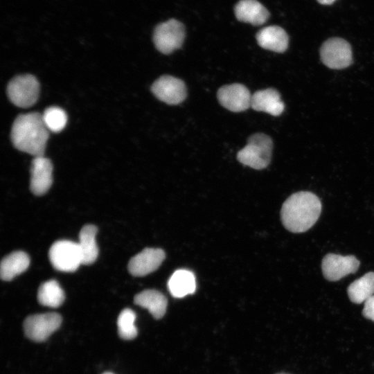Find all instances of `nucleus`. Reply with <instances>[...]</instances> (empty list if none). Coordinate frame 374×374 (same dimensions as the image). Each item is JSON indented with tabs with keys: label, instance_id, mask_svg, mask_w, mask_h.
<instances>
[{
	"label": "nucleus",
	"instance_id": "dca6fc26",
	"mask_svg": "<svg viewBox=\"0 0 374 374\" xmlns=\"http://www.w3.org/2000/svg\"><path fill=\"white\" fill-rule=\"evenodd\" d=\"M258 44L263 48L283 53L288 46V35L281 27L271 26L263 28L256 34Z\"/></svg>",
	"mask_w": 374,
	"mask_h": 374
},
{
	"label": "nucleus",
	"instance_id": "412c9836",
	"mask_svg": "<svg viewBox=\"0 0 374 374\" xmlns=\"http://www.w3.org/2000/svg\"><path fill=\"white\" fill-rule=\"evenodd\" d=\"M347 293L353 303H364L374 295V272H368L350 283L347 288Z\"/></svg>",
	"mask_w": 374,
	"mask_h": 374
},
{
	"label": "nucleus",
	"instance_id": "aec40b11",
	"mask_svg": "<svg viewBox=\"0 0 374 374\" xmlns=\"http://www.w3.org/2000/svg\"><path fill=\"white\" fill-rule=\"evenodd\" d=\"M97 227L92 224L84 226L79 234L78 242L82 259V264L90 265L95 262L98 257V249L96 236Z\"/></svg>",
	"mask_w": 374,
	"mask_h": 374
},
{
	"label": "nucleus",
	"instance_id": "f8f14e48",
	"mask_svg": "<svg viewBox=\"0 0 374 374\" xmlns=\"http://www.w3.org/2000/svg\"><path fill=\"white\" fill-rule=\"evenodd\" d=\"M53 165L43 156L35 157L31 163L30 188L35 195L45 194L53 182Z\"/></svg>",
	"mask_w": 374,
	"mask_h": 374
},
{
	"label": "nucleus",
	"instance_id": "393cba45",
	"mask_svg": "<svg viewBox=\"0 0 374 374\" xmlns=\"http://www.w3.org/2000/svg\"><path fill=\"white\" fill-rule=\"evenodd\" d=\"M362 314L365 318L374 321V295L364 303Z\"/></svg>",
	"mask_w": 374,
	"mask_h": 374
},
{
	"label": "nucleus",
	"instance_id": "1a4fd4ad",
	"mask_svg": "<svg viewBox=\"0 0 374 374\" xmlns=\"http://www.w3.org/2000/svg\"><path fill=\"white\" fill-rule=\"evenodd\" d=\"M360 262L352 255L326 254L321 262V270L326 279L337 281L357 271Z\"/></svg>",
	"mask_w": 374,
	"mask_h": 374
},
{
	"label": "nucleus",
	"instance_id": "7ed1b4c3",
	"mask_svg": "<svg viewBox=\"0 0 374 374\" xmlns=\"http://www.w3.org/2000/svg\"><path fill=\"white\" fill-rule=\"evenodd\" d=\"M273 143L271 138L262 133L251 135L247 144L237 154L243 165L260 170L266 168L271 161Z\"/></svg>",
	"mask_w": 374,
	"mask_h": 374
},
{
	"label": "nucleus",
	"instance_id": "b1692460",
	"mask_svg": "<svg viewBox=\"0 0 374 374\" xmlns=\"http://www.w3.org/2000/svg\"><path fill=\"white\" fill-rule=\"evenodd\" d=\"M43 121L49 131L58 132L64 129L67 122L66 112L58 107H50L42 114Z\"/></svg>",
	"mask_w": 374,
	"mask_h": 374
},
{
	"label": "nucleus",
	"instance_id": "4be33fe9",
	"mask_svg": "<svg viewBox=\"0 0 374 374\" xmlns=\"http://www.w3.org/2000/svg\"><path fill=\"white\" fill-rule=\"evenodd\" d=\"M64 293L58 283L55 280H50L43 283L37 292V299L40 304L57 308L64 301Z\"/></svg>",
	"mask_w": 374,
	"mask_h": 374
},
{
	"label": "nucleus",
	"instance_id": "423d86ee",
	"mask_svg": "<svg viewBox=\"0 0 374 374\" xmlns=\"http://www.w3.org/2000/svg\"><path fill=\"white\" fill-rule=\"evenodd\" d=\"M184 38V26L175 19L159 24L153 34V42L156 48L164 54H169L180 48Z\"/></svg>",
	"mask_w": 374,
	"mask_h": 374
},
{
	"label": "nucleus",
	"instance_id": "ddd939ff",
	"mask_svg": "<svg viewBox=\"0 0 374 374\" xmlns=\"http://www.w3.org/2000/svg\"><path fill=\"white\" fill-rule=\"evenodd\" d=\"M164 259L162 249L146 248L130 259L128 269L134 276H143L157 269Z\"/></svg>",
	"mask_w": 374,
	"mask_h": 374
},
{
	"label": "nucleus",
	"instance_id": "39448f33",
	"mask_svg": "<svg viewBox=\"0 0 374 374\" xmlns=\"http://www.w3.org/2000/svg\"><path fill=\"white\" fill-rule=\"evenodd\" d=\"M49 260L55 269L66 272L75 271L82 264L78 242L62 240L54 242L49 249Z\"/></svg>",
	"mask_w": 374,
	"mask_h": 374
},
{
	"label": "nucleus",
	"instance_id": "5701e85b",
	"mask_svg": "<svg viewBox=\"0 0 374 374\" xmlns=\"http://www.w3.org/2000/svg\"><path fill=\"white\" fill-rule=\"evenodd\" d=\"M135 319L136 314L131 309L126 308L121 311L118 317L117 326L118 335L122 339L130 340L136 337Z\"/></svg>",
	"mask_w": 374,
	"mask_h": 374
},
{
	"label": "nucleus",
	"instance_id": "6ab92c4d",
	"mask_svg": "<svg viewBox=\"0 0 374 374\" xmlns=\"http://www.w3.org/2000/svg\"><path fill=\"white\" fill-rule=\"evenodd\" d=\"M168 286L170 294L176 298L193 294L196 289L195 275L189 270H177L170 278Z\"/></svg>",
	"mask_w": 374,
	"mask_h": 374
},
{
	"label": "nucleus",
	"instance_id": "4468645a",
	"mask_svg": "<svg viewBox=\"0 0 374 374\" xmlns=\"http://www.w3.org/2000/svg\"><path fill=\"white\" fill-rule=\"evenodd\" d=\"M251 107L256 111L279 116L284 111V103L278 91L269 88L259 90L251 96Z\"/></svg>",
	"mask_w": 374,
	"mask_h": 374
},
{
	"label": "nucleus",
	"instance_id": "0eeeda50",
	"mask_svg": "<svg viewBox=\"0 0 374 374\" xmlns=\"http://www.w3.org/2000/svg\"><path fill=\"white\" fill-rule=\"evenodd\" d=\"M320 56L322 62L328 68L333 69L346 68L353 62L350 44L339 37L326 40L321 46Z\"/></svg>",
	"mask_w": 374,
	"mask_h": 374
},
{
	"label": "nucleus",
	"instance_id": "f03ea898",
	"mask_svg": "<svg viewBox=\"0 0 374 374\" xmlns=\"http://www.w3.org/2000/svg\"><path fill=\"white\" fill-rule=\"evenodd\" d=\"M48 130L44 124L42 114L30 112L18 116L11 129V140L19 150L34 157L43 156Z\"/></svg>",
	"mask_w": 374,
	"mask_h": 374
},
{
	"label": "nucleus",
	"instance_id": "2eb2a0df",
	"mask_svg": "<svg viewBox=\"0 0 374 374\" xmlns=\"http://www.w3.org/2000/svg\"><path fill=\"white\" fill-rule=\"evenodd\" d=\"M234 11L238 20L254 26L265 24L269 17L268 10L257 0H240Z\"/></svg>",
	"mask_w": 374,
	"mask_h": 374
},
{
	"label": "nucleus",
	"instance_id": "6e6552de",
	"mask_svg": "<svg viewBox=\"0 0 374 374\" xmlns=\"http://www.w3.org/2000/svg\"><path fill=\"white\" fill-rule=\"evenodd\" d=\"M62 323L61 316L55 312L34 314L24 322L25 335L35 341H45Z\"/></svg>",
	"mask_w": 374,
	"mask_h": 374
},
{
	"label": "nucleus",
	"instance_id": "9d476101",
	"mask_svg": "<svg viewBox=\"0 0 374 374\" xmlns=\"http://www.w3.org/2000/svg\"><path fill=\"white\" fill-rule=\"evenodd\" d=\"M154 96L160 100L169 104L177 105L186 97L184 82L171 75H163L156 80L151 87Z\"/></svg>",
	"mask_w": 374,
	"mask_h": 374
},
{
	"label": "nucleus",
	"instance_id": "20e7f679",
	"mask_svg": "<svg viewBox=\"0 0 374 374\" xmlns=\"http://www.w3.org/2000/svg\"><path fill=\"white\" fill-rule=\"evenodd\" d=\"M39 84L30 74L20 75L12 78L8 84L7 94L16 106L23 108L33 105L37 100Z\"/></svg>",
	"mask_w": 374,
	"mask_h": 374
},
{
	"label": "nucleus",
	"instance_id": "a878e982",
	"mask_svg": "<svg viewBox=\"0 0 374 374\" xmlns=\"http://www.w3.org/2000/svg\"><path fill=\"white\" fill-rule=\"evenodd\" d=\"M335 0H317V1L323 5H330L335 2Z\"/></svg>",
	"mask_w": 374,
	"mask_h": 374
},
{
	"label": "nucleus",
	"instance_id": "9b49d317",
	"mask_svg": "<svg viewBox=\"0 0 374 374\" xmlns=\"http://www.w3.org/2000/svg\"><path fill=\"white\" fill-rule=\"evenodd\" d=\"M217 96L220 104L231 112H240L251 107L252 95L241 84L224 85L219 89Z\"/></svg>",
	"mask_w": 374,
	"mask_h": 374
},
{
	"label": "nucleus",
	"instance_id": "f3484780",
	"mask_svg": "<svg viewBox=\"0 0 374 374\" xmlns=\"http://www.w3.org/2000/svg\"><path fill=\"white\" fill-rule=\"evenodd\" d=\"M134 303L148 310L155 319H161L166 313L167 299L160 292L155 290H145L134 296Z\"/></svg>",
	"mask_w": 374,
	"mask_h": 374
},
{
	"label": "nucleus",
	"instance_id": "f257e3e1",
	"mask_svg": "<svg viewBox=\"0 0 374 374\" xmlns=\"http://www.w3.org/2000/svg\"><path fill=\"white\" fill-rule=\"evenodd\" d=\"M321 207L319 198L313 193H295L283 204L280 211L282 223L292 233L307 231L318 220Z\"/></svg>",
	"mask_w": 374,
	"mask_h": 374
},
{
	"label": "nucleus",
	"instance_id": "a211bd4d",
	"mask_svg": "<svg viewBox=\"0 0 374 374\" xmlns=\"http://www.w3.org/2000/svg\"><path fill=\"white\" fill-rule=\"evenodd\" d=\"M30 264L28 256L24 251H14L5 256L0 267L1 278L3 280H11L16 276L25 271Z\"/></svg>",
	"mask_w": 374,
	"mask_h": 374
},
{
	"label": "nucleus",
	"instance_id": "bb28decb",
	"mask_svg": "<svg viewBox=\"0 0 374 374\" xmlns=\"http://www.w3.org/2000/svg\"><path fill=\"white\" fill-rule=\"evenodd\" d=\"M103 374H113V373H109V372H106V373H103Z\"/></svg>",
	"mask_w": 374,
	"mask_h": 374
}]
</instances>
